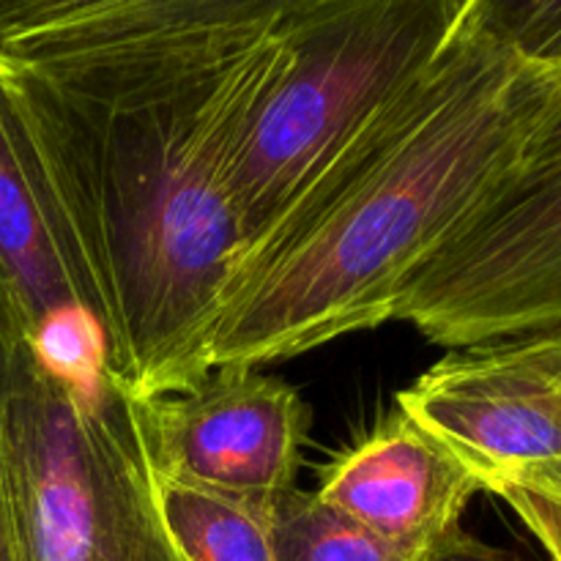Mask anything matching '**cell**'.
Wrapping results in <instances>:
<instances>
[{"mask_svg":"<svg viewBox=\"0 0 561 561\" xmlns=\"http://www.w3.org/2000/svg\"><path fill=\"white\" fill-rule=\"evenodd\" d=\"M301 0H0V96L135 398L208 376L236 255L230 173Z\"/></svg>","mask_w":561,"mask_h":561,"instance_id":"1","label":"cell"},{"mask_svg":"<svg viewBox=\"0 0 561 561\" xmlns=\"http://www.w3.org/2000/svg\"><path fill=\"white\" fill-rule=\"evenodd\" d=\"M561 104V64L529 58L469 0L442 58L337 195L225 285L203 362L257 367L392 321L405 285L529 162Z\"/></svg>","mask_w":561,"mask_h":561,"instance_id":"2","label":"cell"},{"mask_svg":"<svg viewBox=\"0 0 561 561\" xmlns=\"http://www.w3.org/2000/svg\"><path fill=\"white\" fill-rule=\"evenodd\" d=\"M466 9L469 0H301L233 159V266L266 261L337 195Z\"/></svg>","mask_w":561,"mask_h":561,"instance_id":"3","label":"cell"},{"mask_svg":"<svg viewBox=\"0 0 561 561\" xmlns=\"http://www.w3.org/2000/svg\"><path fill=\"white\" fill-rule=\"evenodd\" d=\"M0 444L27 561H186L159 510L135 394L102 356L53 365L5 290Z\"/></svg>","mask_w":561,"mask_h":561,"instance_id":"4","label":"cell"},{"mask_svg":"<svg viewBox=\"0 0 561 561\" xmlns=\"http://www.w3.org/2000/svg\"><path fill=\"white\" fill-rule=\"evenodd\" d=\"M392 321L447 351L561 327V157L529 159L405 285Z\"/></svg>","mask_w":561,"mask_h":561,"instance_id":"5","label":"cell"},{"mask_svg":"<svg viewBox=\"0 0 561 561\" xmlns=\"http://www.w3.org/2000/svg\"><path fill=\"white\" fill-rule=\"evenodd\" d=\"M398 409L447 444L482 493L561 502V327L449 351Z\"/></svg>","mask_w":561,"mask_h":561,"instance_id":"6","label":"cell"},{"mask_svg":"<svg viewBox=\"0 0 561 561\" xmlns=\"http://www.w3.org/2000/svg\"><path fill=\"white\" fill-rule=\"evenodd\" d=\"M151 471L233 496L294 491L310 411L299 389L257 367H217L168 398H137Z\"/></svg>","mask_w":561,"mask_h":561,"instance_id":"7","label":"cell"},{"mask_svg":"<svg viewBox=\"0 0 561 561\" xmlns=\"http://www.w3.org/2000/svg\"><path fill=\"white\" fill-rule=\"evenodd\" d=\"M316 493L405 561H420L458 529L482 485L447 444L394 409L321 471Z\"/></svg>","mask_w":561,"mask_h":561,"instance_id":"8","label":"cell"},{"mask_svg":"<svg viewBox=\"0 0 561 561\" xmlns=\"http://www.w3.org/2000/svg\"><path fill=\"white\" fill-rule=\"evenodd\" d=\"M0 277L31 340H42L58 329H96L71 268L53 203L3 96H0Z\"/></svg>","mask_w":561,"mask_h":561,"instance_id":"9","label":"cell"},{"mask_svg":"<svg viewBox=\"0 0 561 561\" xmlns=\"http://www.w3.org/2000/svg\"><path fill=\"white\" fill-rule=\"evenodd\" d=\"M159 510L186 561H274L272 510L277 499L233 496L153 474Z\"/></svg>","mask_w":561,"mask_h":561,"instance_id":"10","label":"cell"},{"mask_svg":"<svg viewBox=\"0 0 561 561\" xmlns=\"http://www.w3.org/2000/svg\"><path fill=\"white\" fill-rule=\"evenodd\" d=\"M274 561H405L316 491L283 493L272 510Z\"/></svg>","mask_w":561,"mask_h":561,"instance_id":"11","label":"cell"},{"mask_svg":"<svg viewBox=\"0 0 561 561\" xmlns=\"http://www.w3.org/2000/svg\"><path fill=\"white\" fill-rule=\"evenodd\" d=\"M488 11L520 53L561 64V0H488Z\"/></svg>","mask_w":561,"mask_h":561,"instance_id":"12","label":"cell"},{"mask_svg":"<svg viewBox=\"0 0 561 561\" xmlns=\"http://www.w3.org/2000/svg\"><path fill=\"white\" fill-rule=\"evenodd\" d=\"M499 499H504L510 510L518 515L520 524L546 553V561H561V504L537 496V493L518 491V488L504 491Z\"/></svg>","mask_w":561,"mask_h":561,"instance_id":"13","label":"cell"},{"mask_svg":"<svg viewBox=\"0 0 561 561\" xmlns=\"http://www.w3.org/2000/svg\"><path fill=\"white\" fill-rule=\"evenodd\" d=\"M420 561H524L515 551L496 548L480 537L469 535L466 529H455L438 542L433 551H427Z\"/></svg>","mask_w":561,"mask_h":561,"instance_id":"14","label":"cell"},{"mask_svg":"<svg viewBox=\"0 0 561 561\" xmlns=\"http://www.w3.org/2000/svg\"><path fill=\"white\" fill-rule=\"evenodd\" d=\"M0 561H27L25 546H22L20 518H16L14 507V493H11L3 444H0Z\"/></svg>","mask_w":561,"mask_h":561,"instance_id":"15","label":"cell"},{"mask_svg":"<svg viewBox=\"0 0 561 561\" xmlns=\"http://www.w3.org/2000/svg\"><path fill=\"white\" fill-rule=\"evenodd\" d=\"M561 157V104L557 115L551 118L548 129L542 131L540 140H537L535 151L529 153V159H557Z\"/></svg>","mask_w":561,"mask_h":561,"instance_id":"16","label":"cell"},{"mask_svg":"<svg viewBox=\"0 0 561 561\" xmlns=\"http://www.w3.org/2000/svg\"><path fill=\"white\" fill-rule=\"evenodd\" d=\"M3 290H5V285H3V277H0V294H3Z\"/></svg>","mask_w":561,"mask_h":561,"instance_id":"17","label":"cell"},{"mask_svg":"<svg viewBox=\"0 0 561 561\" xmlns=\"http://www.w3.org/2000/svg\"><path fill=\"white\" fill-rule=\"evenodd\" d=\"M557 504H561V502H557Z\"/></svg>","mask_w":561,"mask_h":561,"instance_id":"18","label":"cell"}]
</instances>
